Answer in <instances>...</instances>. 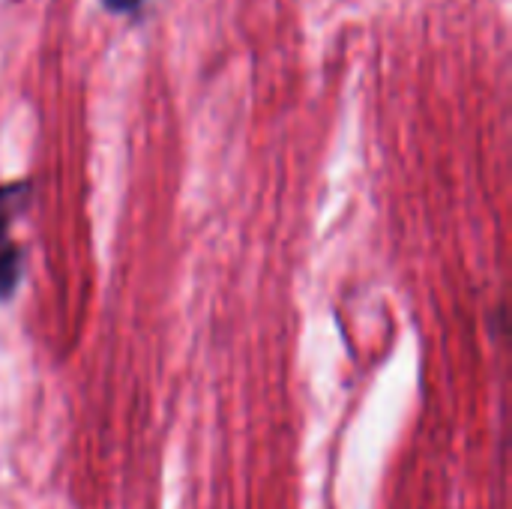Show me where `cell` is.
<instances>
[{
  "mask_svg": "<svg viewBox=\"0 0 512 509\" xmlns=\"http://www.w3.org/2000/svg\"><path fill=\"white\" fill-rule=\"evenodd\" d=\"M21 258H24V252L15 243H9V240L0 243V300H12V294L21 282Z\"/></svg>",
  "mask_w": 512,
  "mask_h": 509,
  "instance_id": "6da1fadb",
  "label": "cell"
},
{
  "mask_svg": "<svg viewBox=\"0 0 512 509\" xmlns=\"http://www.w3.org/2000/svg\"><path fill=\"white\" fill-rule=\"evenodd\" d=\"M141 3H144V0H102V6H105L108 12H114V15H129V12L141 9Z\"/></svg>",
  "mask_w": 512,
  "mask_h": 509,
  "instance_id": "3957f363",
  "label": "cell"
},
{
  "mask_svg": "<svg viewBox=\"0 0 512 509\" xmlns=\"http://www.w3.org/2000/svg\"><path fill=\"white\" fill-rule=\"evenodd\" d=\"M30 201V186L27 183H6L0 186V243L6 240V231L12 219L27 207Z\"/></svg>",
  "mask_w": 512,
  "mask_h": 509,
  "instance_id": "7a4b0ae2",
  "label": "cell"
}]
</instances>
